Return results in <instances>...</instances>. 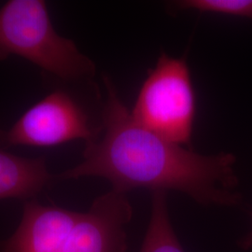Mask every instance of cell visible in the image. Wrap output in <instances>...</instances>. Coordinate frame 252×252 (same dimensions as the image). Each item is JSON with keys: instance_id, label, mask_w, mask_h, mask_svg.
<instances>
[{"instance_id": "1", "label": "cell", "mask_w": 252, "mask_h": 252, "mask_svg": "<svg viewBox=\"0 0 252 252\" xmlns=\"http://www.w3.org/2000/svg\"><path fill=\"white\" fill-rule=\"evenodd\" d=\"M104 135L85 143L83 161L56 176L58 180L98 177L126 193L138 188L177 190L204 206L233 207L241 196L232 153L203 155L170 142L135 122L108 77Z\"/></svg>"}, {"instance_id": "4", "label": "cell", "mask_w": 252, "mask_h": 252, "mask_svg": "<svg viewBox=\"0 0 252 252\" xmlns=\"http://www.w3.org/2000/svg\"><path fill=\"white\" fill-rule=\"evenodd\" d=\"M94 138L85 110L71 94L56 90L28 108L9 130H2L0 147H54Z\"/></svg>"}, {"instance_id": "2", "label": "cell", "mask_w": 252, "mask_h": 252, "mask_svg": "<svg viewBox=\"0 0 252 252\" xmlns=\"http://www.w3.org/2000/svg\"><path fill=\"white\" fill-rule=\"evenodd\" d=\"M10 55L63 81L88 80L95 74L90 58L56 32L41 0H10L0 9V61Z\"/></svg>"}, {"instance_id": "8", "label": "cell", "mask_w": 252, "mask_h": 252, "mask_svg": "<svg viewBox=\"0 0 252 252\" xmlns=\"http://www.w3.org/2000/svg\"><path fill=\"white\" fill-rule=\"evenodd\" d=\"M167 191H153L151 220L140 252H185L175 234L167 208Z\"/></svg>"}, {"instance_id": "7", "label": "cell", "mask_w": 252, "mask_h": 252, "mask_svg": "<svg viewBox=\"0 0 252 252\" xmlns=\"http://www.w3.org/2000/svg\"><path fill=\"white\" fill-rule=\"evenodd\" d=\"M54 179L45 158L20 157L0 147V200L34 198Z\"/></svg>"}, {"instance_id": "5", "label": "cell", "mask_w": 252, "mask_h": 252, "mask_svg": "<svg viewBox=\"0 0 252 252\" xmlns=\"http://www.w3.org/2000/svg\"><path fill=\"white\" fill-rule=\"evenodd\" d=\"M133 216L126 193L113 189L95 199L81 213L63 252H126V227Z\"/></svg>"}, {"instance_id": "9", "label": "cell", "mask_w": 252, "mask_h": 252, "mask_svg": "<svg viewBox=\"0 0 252 252\" xmlns=\"http://www.w3.org/2000/svg\"><path fill=\"white\" fill-rule=\"evenodd\" d=\"M179 9L196 10L234 17L252 19V0H181L174 2Z\"/></svg>"}, {"instance_id": "10", "label": "cell", "mask_w": 252, "mask_h": 252, "mask_svg": "<svg viewBox=\"0 0 252 252\" xmlns=\"http://www.w3.org/2000/svg\"><path fill=\"white\" fill-rule=\"evenodd\" d=\"M239 246L243 249V250H250L252 248V230L247 234L243 239L239 242Z\"/></svg>"}, {"instance_id": "6", "label": "cell", "mask_w": 252, "mask_h": 252, "mask_svg": "<svg viewBox=\"0 0 252 252\" xmlns=\"http://www.w3.org/2000/svg\"><path fill=\"white\" fill-rule=\"evenodd\" d=\"M79 215L80 212L28 200L18 228L0 243V252H63Z\"/></svg>"}, {"instance_id": "3", "label": "cell", "mask_w": 252, "mask_h": 252, "mask_svg": "<svg viewBox=\"0 0 252 252\" xmlns=\"http://www.w3.org/2000/svg\"><path fill=\"white\" fill-rule=\"evenodd\" d=\"M130 111L146 129L170 142L191 148L196 96L186 60L161 54Z\"/></svg>"}]
</instances>
